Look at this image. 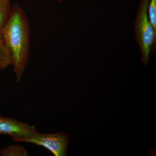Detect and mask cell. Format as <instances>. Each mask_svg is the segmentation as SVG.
Listing matches in <instances>:
<instances>
[{"mask_svg": "<svg viewBox=\"0 0 156 156\" xmlns=\"http://www.w3.org/2000/svg\"><path fill=\"white\" fill-rule=\"evenodd\" d=\"M1 31L12 55L16 81L19 83L29 59L30 29L25 12L17 3L12 5L11 16Z\"/></svg>", "mask_w": 156, "mask_h": 156, "instance_id": "cell-1", "label": "cell"}, {"mask_svg": "<svg viewBox=\"0 0 156 156\" xmlns=\"http://www.w3.org/2000/svg\"><path fill=\"white\" fill-rule=\"evenodd\" d=\"M148 2V0H140L134 23L135 40L145 65L149 63L156 45V30L149 19Z\"/></svg>", "mask_w": 156, "mask_h": 156, "instance_id": "cell-2", "label": "cell"}, {"mask_svg": "<svg viewBox=\"0 0 156 156\" xmlns=\"http://www.w3.org/2000/svg\"><path fill=\"white\" fill-rule=\"evenodd\" d=\"M11 138L15 142L32 144L43 147L55 156L67 155L69 137L64 132L46 134L36 131L27 136Z\"/></svg>", "mask_w": 156, "mask_h": 156, "instance_id": "cell-3", "label": "cell"}, {"mask_svg": "<svg viewBox=\"0 0 156 156\" xmlns=\"http://www.w3.org/2000/svg\"><path fill=\"white\" fill-rule=\"evenodd\" d=\"M35 126L11 117L0 116V134L13 137L27 136L36 132Z\"/></svg>", "mask_w": 156, "mask_h": 156, "instance_id": "cell-4", "label": "cell"}, {"mask_svg": "<svg viewBox=\"0 0 156 156\" xmlns=\"http://www.w3.org/2000/svg\"><path fill=\"white\" fill-rule=\"evenodd\" d=\"M12 55L0 30V71L13 65Z\"/></svg>", "mask_w": 156, "mask_h": 156, "instance_id": "cell-5", "label": "cell"}, {"mask_svg": "<svg viewBox=\"0 0 156 156\" xmlns=\"http://www.w3.org/2000/svg\"><path fill=\"white\" fill-rule=\"evenodd\" d=\"M12 5L10 0H0V30L9 20Z\"/></svg>", "mask_w": 156, "mask_h": 156, "instance_id": "cell-6", "label": "cell"}, {"mask_svg": "<svg viewBox=\"0 0 156 156\" xmlns=\"http://www.w3.org/2000/svg\"><path fill=\"white\" fill-rule=\"evenodd\" d=\"M1 156H27L28 151L22 146L18 145H9L4 147L0 151Z\"/></svg>", "mask_w": 156, "mask_h": 156, "instance_id": "cell-7", "label": "cell"}, {"mask_svg": "<svg viewBox=\"0 0 156 156\" xmlns=\"http://www.w3.org/2000/svg\"><path fill=\"white\" fill-rule=\"evenodd\" d=\"M147 13L150 21L156 30V0H148Z\"/></svg>", "mask_w": 156, "mask_h": 156, "instance_id": "cell-8", "label": "cell"}, {"mask_svg": "<svg viewBox=\"0 0 156 156\" xmlns=\"http://www.w3.org/2000/svg\"><path fill=\"white\" fill-rule=\"evenodd\" d=\"M64 1H65V0H58V2L61 3L64 2Z\"/></svg>", "mask_w": 156, "mask_h": 156, "instance_id": "cell-9", "label": "cell"}]
</instances>
